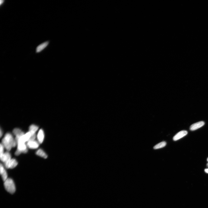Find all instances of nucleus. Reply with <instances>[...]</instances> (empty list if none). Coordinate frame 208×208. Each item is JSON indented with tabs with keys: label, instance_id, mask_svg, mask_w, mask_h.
I'll return each mask as SVG.
<instances>
[{
	"label": "nucleus",
	"instance_id": "obj_17",
	"mask_svg": "<svg viewBox=\"0 0 208 208\" xmlns=\"http://www.w3.org/2000/svg\"><path fill=\"white\" fill-rule=\"evenodd\" d=\"M0 135H1V137L3 135V132H2L1 129V131H0Z\"/></svg>",
	"mask_w": 208,
	"mask_h": 208
},
{
	"label": "nucleus",
	"instance_id": "obj_6",
	"mask_svg": "<svg viewBox=\"0 0 208 208\" xmlns=\"http://www.w3.org/2000/svg\"><path fill=\"white\" fill-rule=\"evenodd\" d=\"M187 134L188 132L186 130H182L179 132L174 136L173 138V140L175 141L178 140L186 135Z\"/></svg>",
	"mask_w": 208,
	"mask_h": 208
},
{
	"label": "nucleus",
	"instance_id": "obj_14",
	"mask_svg": "<svg viewBox=\"0 0 208 208\" xmlns=\"http://www.w3.org/2000/svg\"><path fill=\"white\" fill-rule=\"evenodd\" d=\"M38 129L39 127L37 125H32L29 127V131L32 134H35Z\"/></svg>",
	"mask_w": 208,
	"mask_h": 208
},
{
	"label": "nucleus",
	"instance_id": "obj_12",
	"mask_svg": "<svg viewBox=\"0 0 208 208\" xmlns=\"http://www.w3.org/2000/svg\"><path fill=\"white\" fill-rule=\"evenodd\" d=\"M49 42H46L42 44H41L37 47L36 49V53H39L42 51L43 50L46 48L49 44Z\"/></svg>",
	"mask_w": 208,
	"mask_h": 208
},
{
	"label": "nucleus",
	"instance_id": "obj_3",
	"mask_svg": "<svg viewBox=\"0 0 208 208\" xmlns=\"http://www.w3.org/2000/svg\"><path fill=\"white\" fill-rule=\"evenodd\" d=\"M17 149L15 152L16 156H18L22 153H26L28 152L27 146L25 143H17Z\"/></svg>",
	"mask_w": 208,
	"mask_h": 208
},
{
	"label": "nucleus",
	"instance_id": "obj_4",
	"mask_svg": "<svg viewBox=\"0 0 208 208\" xmlns=\"http://www.w3.org/2000/svg\"><path fill=\"white\" fill-rule=\"evenodd\" d=\"M17 161L15 159H11L9 162L5 164V167L7 168L13 169L15 168L18 164Z\"/></svg>",
	"mask_w": 208,
	"mask_h": 208
},
{
	"label": "nucleus",
	"instance_id": "obj_11",
	"mask_svg": "<svg viewBox=\"0 0 208 208\" xmlns=\"http://www.w3.org/2000/svg\"><path fill=\"white\" fill-rule=\"evenodd\" d=\"M44 131L42 129H41L39 130L37 135V139L39 143H42L44 141Z\"/></svg>",
	"mask_w": 208,
	"mask_h": 208
},
{
	"label": "nucleus",
	"instance_id": "obj_10",
	"mask_svg": "<svg viewBox=\"0 0 208 208\" xmlns=\"http://www.w3.org/2000/svg\"><path fill=\"white\" fill-rule=\"evenodd\" d=\"M0 173L1 175L2 179L5 182L8 178V175L7 171L4 168L3 166L1 164L0 165Z\"/></svg>",
	"mask_w": 208,
	"mask_h": 208
},
{
	"label": "nucleus",
	"instance_id": "obj_20",
	"mask_svg": "<svg viewBox=\"0 0 208 208\" xmlns=\"http://www.w3.org/2000/svg\"><path fill=\"white\" fill-rule=\"evenodd\" d=\"M207 166L208 167V163L207 164Z\"/></svg>",
	"mask_w": 208,
	"mask_h": 208
},
{
	"label": "nucleus",
	"instance_id": "obj_16",
	"mask_svg": "<svg viewBox=\"0 0 208 208\" xmlns=\"http://www.w3.org/2000/svg\"><path fill=\"white\" fill-rule=\"evenodd\" d=\"M4 146L3 145V144L2 143L1 144V145H0V155H1V157L3 156L4 153Z\"/></svg>",
	"mask_w": 208,
	"mask_h": 208
},
{
	"label": "nucleus",
	"instance_id": "obj_2",
	"mask_svg": "<svg viewBox=\"0 0 208 208\" xmlns=\"http://www.w3.org/2000/svg\"><path fill=\"white\" fill-rule=\"evenodd\" d=\"M4 186L8 192L13 194L15 192L16 188L13 181L11 178H8L4 182Z\"/></svg>",
	"mask_w": 208,
	"mask_h": 208
},
{
	"label": "nucleus",
	"instance_id": "obj_13",
	"mask_svg": "<svg viewBox=\"0 0 208 208\" xmlns=\"http://www.w3.org/2000/svg\"><path fill=\"white\" fill-rule=\"evenodd\" d=\"M36 154L37 155L40 156L45 159H46L48 157V156L43 150L41 149H39L36 152Z\"/></svg>",
	"mask_w": 208,
	"mask_h": 208
},
{
	"label": "nucleus",
	"instance_id": "obj_9",
	"mask_svg": "<svg viewBox=\"0 0 208 208\" xmlns=\"http://www.w3.org/2000/svg\"><path fill=\"white\" fill-rule=\"evenodd\" d=\"M38 142L36 141H33L28 142L27 146V147L30 149H36L39 146V144Z\"/></svg>",
	"mask_w": 208,
	"mask_h": 208
},
{
	"label": "nucleus",
	"instance_id": "obj_19",
	"mask_svg": "<svg viewBox=\"0 0 208 208\" xmlns=\"http://www.w3.org/2000/svg\"><path fill=\"white\" fill-rule=\"evenodd\" d=\"M4 1H3H3H2V0H1V1H0V4H1V5H2V4H3V3Z\"/></svg>",
	"mask_w": 208,
	"mask_h": 208
},
{
	"label": "nucleus",
	"instance_id": "obj_18",
	"mask_svg": "<svg viewBox=\"0 0 208 208\" xmlns=\"http://www.w3.org/2000/svg\"><path fill=\"white\" fill-rule=\"evenodd\" d=\"M205 172L206 173L208 174V168L205 169Z\"/></svg>",
	"mask_w": 208,
	"mask_h": 208
},
{
	"label": "nucleus",
	"instance_id": "obj_7",
	"mask_svg": "<svg viewBox=\"0 0 208 208\" xmlns=\"http://www.w3.org/2000/svg\"><path fill=\"white\" fill-rule=\"evenodd\" d=\"M205 124V123L203 121H199L191 125L190 127L191 131H194L201 128Z\"/></svg>",
	"mask_w": 208,
	"mask_h": 208
},
{
	"label": "nucleus",
	"instance_id": "obj_15",
	"mask_svg": "<svg viewBox=\"0 0 208 208\" xmlns=\"http://www.w3.org/2000/svg\"><path fill=\"white\" fill-rule=\"evenodd\" d=\"M166 144V142L163 141L156 145L154 147V149H158L162 148L165 146Z\"/></svg>",
	"mask_w": 208,
	"mask_h": 208
},
{
	"label": "nucleus",
	"instance_id": "obj_8",
	"mask_svg": "<svg viewBox=\"0 0 208 208\" xmlns=\"http://www.w3.org/2000/svg\"><path fill=\"white\" fill-rule=\"evenodd\" d=\"M11 159V154L8 152L4 153L3 155L1 157V161L5 164L10 161Z\"/></svg>",
	"mask_w": 208,
	"mask_h": 208
},
{
	"label": "nucleus",
	"instance_id": "obj_21",
	"mask_svg": "<svg viewBox=\"0 0 208 208\" xmlns=\"http://www.w3.org/2000/svg\"><path fill=\"white\" fill-rule=\"evenodd\" d=\"M207 161L208 162V158H207Z\"/></svg>",
	"mask_w": 208,
	"mask_h": 208
},
{
	"label": "nucleus",
	"instance_id": "obj_1",
	"mask_svg": "<svg viewBox=\"0 0 208 208\" xmlns=\"http://www.w3.org/2000/svg\"><path fill=\"white\" fill-rule=\"evenodd\" d=\"M2 144L8 151H10L12 147H15L17 144L15 139L10 133L6 134L2 140Z\"/></svg>",
	"mask_w": 208,
	"mask_h": 208
},
{
	"label": "nucleus",
	"instance_id": "obj_5",
	"mask_svg": "<svg viewBox=\"0 0 208 208\" xmlns=\"http://www.w3.org/2000/svg\"><path fill=\"white\" fill-rule=\"evenodd\" d=\"M13 133L15 136V140L16 143L18 139L24 134V133L21 129L17 128L13 129Z\"/></svg>",
	"mask_w": 208,
	"mask_h": 208
}]
</instances>
